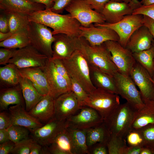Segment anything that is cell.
I'll use <instances>...</instances> for the list:
<instances>
[{
    "label": "cell",
    "instance_id": "10",
    "mask_svg": "<svg viewBox=\"0 0 154 154\" xmlns=\"http://www.w3.org/2000/svg\"><path fill=\"white\" fill-rule=\"evenodd\" d=\"M117 94L125 99L127 102L138 110L144 105L139 91L129 76L118 72L113 75Z\"/></svg>",
    "mask_w": 154,
    "mask_h": 154
},
{
    "label": "cell",
    "instance_id": "15",
    "mask_svg": "<svg viewBox=\"0 0 154 154\" xmlns=\"http://www.w3.org/2000/svg\"><path fill=\"white\" fill-rule=\"evenodd\" d=\"M54 117L60 121H66L76 113L82 107L72 91L64 93L54 99Z\"/></svg>",
    "mask_w": 154,
    "mask_h": 154
},
{
    "label": "cell",
    "instance_id": "31",
    "mask_svg": "<svg viewBox=\"0 0 154 154\" xmlns=\"http://www.w3.org/2000/svg\"><path fill=\"white\" fill-rule=\"evenodd\" d=\"M110 135L104 121L86 129V142L89 149L98 143L107 144Z\"/></svg>",
    "mask_w": 154,
    "mask_h": 154
},
{
    "label": "cell",
    "instance_id": "44",
    "mask_svg": "<svg viewBox=\"0 0 154 154\" xmlns=\"http://www.w3.org/2000/svg\"><path fill=\"white\" fill-rule=\"evenodd\" d=\"M72 0H53V5L49 9L58 13H62Z\"/></svg>",
    "mask_w": 154,
    "mask_h": 154
},
{
    "label": "cell",
    "instance_id": "11",
    "mask_svg": "<svg viewBox=\"0 0 154 154\" xmlns=\"http://www.w3.org/2000/svg\"><path fill=\"white\" fill-rule=\"evenodd\" d=\"M104 44L110 52L112 60L120 73L129 76L136 62L133 53L118 41L109 40Z\"/></svg>",
    "mask_w": 154,
    "mask_h": 154
},
{
    "label": "cell",
    "instance_id": "7",
    "mask_svg": "<svg viewBox=\"0 0 154 154\" xmlns=\"http://www.w3.org/2000/svg\"><path fill=\"white\" fill-rule=\"evenodd\" d=\"M143 19V15L132 14L125 16L122 20L115 23L105 22L103 24L94 23V25L114 31L119 37L118 42L126 47L131 35L136 30L144 25Z\"/></svg>",
    "mask_w": 154,
    "mask_h": 154
},
{
    "label": "cell",
    "instance_id": "49",
    "mask_svg": "<svg viewBox=\"0 0 154 154\" xmlns=\"http://www.w3.org/2000/svg\"><path fill=\"white\" fill-rule=\"evenodd\" d=\"M0 15V32L7 33L9 31L8 19L6 14L1 10Z\"/></svg>",
    "mask_w": 154,
    "mask_h": 154
},
{
    "label": "cell",
    "instance_id": "9",
    "mask_svg": "<svg viewBox=\"0 0 154 154\" xmlns=\"http://www.w3.org/2000/svg\"><path fill=\"white\" fill-rule=\"evenodd\" d=\"M65 10L84 27L106 22L101 13L92 9L84 0H72Z\"/></svg>",
    "mask_w": 154,
    "mask_h": 154
},
{
    "label": "cell",
    "instance_id": "62",
    "mask_svg": "<svg viewBox=\"0 0 154 154\" xmlns=\"http://www.w3.org/2000/svg\"><path fill=\"white\" fill-rule=\"evenodd\" d=\"M151 80L152 81V82H153V83L154 84V79H153L152 78H151Z\"/></svg>",
    "mask_w": 154,
    "mask_h": 154
},
{
    "label": "cell",
    "instance_id": "36",
    "mask_svg": "<svg viewBox=\"0 0 154 154\" xmlns=\"http://www.w3.org/2000/svg\"><path fill=\"white\" fill-rule=\"evenodd\" d=\"M109 154H125L128 146L125 138L110 135L106 144Z\"/></svg>",
    "mask_w": 154,
    "mask_h": 154
},
{
    "label": "cell",
    "instance_id": "41",
    "mask_svg": "<svg viewBox=\"0 0 154 154\" xmlns=\"http://www.w3.org/2000/svg\"><path fill=\"white\" fill-rule=\"evenodd\" d=\"M125 139L129 146L140 145L144 147L142 137L137 129H131L127 135Z\"/></svg>",
    "mask_w": 154,
    "mask_h": 154
},
{
    "label": "cell",
    "instance_id": "51",
    "mask_svg": "<svg viewBox=\"0 0 154 154\" xmlns=\"http://www.w3.org/2000/svg\"><path fill=\"white\" fill-rule=\"evenodd\" d=\"M143 23L144 25L148 29L154 39V21L146 16L143 15Z\"/></svg>",
    "mask_w": 154,
    "mask_h": 154
},
{
    "label": "cell",
    "instance_id": "43",
    "mask_svg": "<svg viewBox=\"0 0 154 154\" xmlns=\"http://www.w3.org/2000/svg\"><path fill=\"white\" fill-rule=\"evenodd\" d=\"M132 14L145 15L154 21V3L147 5H141L135 9Z\"/></svg>",
    "mask_w": 154,
    "mask_h": 154
},
{
    "label": "cell",
    "instance_id": "42",
    "mask_svg": "<svg viewBox=\"0 0 154 154\" xmlns=\"http://www.w3.org/2000/svg\"><path fill=\"white\" fill-rule=\"evenodd\" d=\"M51 59L54 63L57 72L66 80L70 90L71 91V78L69 75L61 60L53 57H52Z\"/></svg>",
    "mask_w": 154,
    "mask_h": 154
},
{
    "label": "cell",
    "instance_id": "40",
    "mask_svg": "<svg viewBox=\"0 0 154 154\" xmlns=\"http://www.w3.org/2000/svg\"><path fill=\"white\" fill-rule=\"evenodd\" d=\"M71 91L72 92L76 98L80 106L81 104L87 98L89 94L78 82L71 78Z\"/></svg>",
    "mask_w": 154,
    "mask_h": 154
},
{
    "label": "cell",
    "instance_id": "17",
    "mask_svg": "<svg viewBox=\"0 0 154 154\" xmlns=\"http://www.w3.org/2000/svg\"><path fill=\"white\" fill-rule=\"evenodd\" d=\"M141 5H136L132 2L127 3L110 0L105 5L100 13L106 23H115L122 20L125 16L132 14L134 10Z\"/></svg>",
    "mask_w": 154,
    "mask_h": 154
},
{
    "label": "cell",
    "instance_id": "48",
    "mask_svg": "<svg viewBox=\"0 0 154 154\" xmlns=\"http://www.w3.org/2000/svg\"><path fill=\"white\" fill-rule=\"evenodd\" d=\"M91 147L92 148L91 151H90L91 152H90V154H108L107 145L106 143H98L93 145Z\"/></svg>",
    "mask_w": 154,
    "mask_h": 154
},
{
    "label": "cell",
    "instance_id": "21",
    "mask_svg": "<svg viewBox=\"0 0 154 154\" xmlns=\"http://www.w3.org/2000/svg\"><path fill=\"white\" fill-rule=\"evenodd\" d=\"M153 40L148 29L143 25L131 35L126 47L132 53L138 52L151 48Z\"/></svg>",
    "mask_w": 154,
    "mask_h": 154
},
{
    "label": "cell",
    "instance_id": "12",
    "mask_svg": "<svg viewBox=\"0 0 154 154\" xmlns=\"http://www.w3.org/2000/svg\"><path fill=\"white\" fill-rule=\"evenodd\" d=\"M104 121L99 113L94 109L82 106L79 112L72 116L66 121V127L71 129H87Z\"/></svg>",
    "mask_w": 154,
    "mask_h": 154
},
{
    "label": "cell",
    "instance_id": "22",
    "mask_svg": "<svg viewBox=\"0 0 154 154\" xmlns=\"http://www.w3.org/2000/svg\"><path fill=\"white\" fill-rule=\"evenodd\" d=\"M43 4L31 0H0L1 10L15 12L29 15L45 9Z\"/></svg>",
    "mask_w": 154,
    "mask_h": 154
},
{
    "label": "cell",
    "instance_id": "1",
    "mask_svg": "<svg viewBox=\"0 0 154 154\" xmlns=\"http://www.w3.org/2000/svg\"><path fill=\"white\" fill-rule=\"evenodd\" d=\"M28 17L30 21L40 23L52 28L53 35L62 33L78 37L81 25L69 13L61 15L45 9L35 12L28 15Z\"/></svg>",
    "mask_w": 154,
    "mask_h": 154
},
{
    "label": "cell",
    "instance_id": "24",
    "mask_svg": "<svg viewBox=\"0 0 154 154\" xmlns=\"http://www.w3.org/2000/svg\"><path fill=\"white\" fill-rule=\"evenodd\" d=\"M54 99L49 93L44 96L29 113L44 124L54 117Z\"/></svg>",
    "mask_w": 154,
    "mask_h": 154
},
{
    "label": "cell",
    "instance_id": "56",
    "mask_svg": "<svg viewBox=\"0 0 154 154\" xmlns=\"http://www.w3.org/2000/svg\"><path fill=\"white\" fill-rule=\"evenodd\" d=\"M140 154H154V149L144 147Z\"/></svg>",
    "mask_w": 154,
    "mask_h": 154
},
{
    "label": "cell",
    "instance_id": "28",
    "mask_svg": "<svg viewBox=\"0 0 154 154\" xmlns=\"http://www.w3.org/2000/svg\"><path fill=\"white\" fill-rule=\"evenodd\" d=\"M19 84L25 101V110L29 112L44 96L40 94L32 82L25 78L20 76Z\"/></svg>",
    "mask_w": 154,
    "mask_h": 154
},
{
    "label": "cell",
    "instance_id": "59",
    "mask_svg": "<svg viewBox=\"0 0 154 154\" xmlns=\"http://www.w3.org/2000/svg\"><path fill=\"white\" fill-rule=\"evenodd\" d=\"M111 1H115L119 2H124L129 3L131 2L132 0H110Z\"/></svg>",
    "mask_w": 154,
    "mask_h": 154
},
{
    "label": "cell",
    "instance_id": "6",
    "mask_svg": "<svg viewBox=\"0 0 154 154\" xmlns=\"http://www.w3.org/2000/svg\"><path fill=\"white\" fill-rule=\"evenodd\" d=\"M27 30L30 44L48 58H52L55 38L51 29L44 24L30 21Z\"/></svg>",
    "mask_w": 154,
    "mask_h": 154
},
{
    "label": "cell",
    "instance_id": "5",
    "mask_svg": "<svg viewBox=\"0 0 154 154\" xmlns=\"http://www.w3.org/2000/svg\"><path fill=\"white\" fill-rule=\"evenodd\" d=\"M120 104L118 95L96 88L89 94L80 106H88L95 110L104 120Z\"/></svg>",
    "mask_w": 154,
    "mask_h": 154
},
{
    "label": "cell",
    "instance_id": "26",
    "mask_svg": "<svg viewBox=\"0 0 154 154\" xmlns=\"http://www.w3.org/2000/svg\"><path fill=\"white\" fill-rule=\"evenodd\" d=\"M47 147L49 154H74L71 136L66 127Z\"/></svg>",
    "mask_w": 154,
    "mask_h": 154
},
{
    "label": "cell",
    "instance_id": "25",
    "mask_svg": "<svg viewBox=\"0 0 154 154\" xmlns=\"http://www.w3.org/2000/svg\"><path fill=\"white\" fill-rule=\"evenodd\" d=\"M89 66L91 80L95 87L117 94L113 76L98 68Z\"/></svg>",
    "mask_w": 154,
    "mask_h": 154
},
{
    "label": "cell",
    "instance_id": "46",
    "mask_svg": "<svg viewBox=\"0 0 154 154\" xmlns=\"http://www.w3.org/2000/svg\"><path fill=\"white\" fill-rule=\"evenodd\" d=\"M12 125L9 114L6 112L0 113V130L7 129Z\"/></svg>",
    "mask_w": 154,
    "mask_h": 154
},
{
    "label": "cell",
    "instance_id": "57",
    "mask_svg": "<svg viewBox=\"0 0 154 154\" xmlns=\"http://www.w3.org/2000/svg\"><path fill=\"white\" fill-rule=\"evenodd\" d=\"M12 34L9 31L6 33L0 32V42L2 41L7 39L10 37Z\"/></svg>",
    "mask_w": 154,
    "mask_h": 154
},
{
    "label": "cell",
    "instance_id": "53",
    "mask_svg": "<svg viewBox=\"0 0 154 154\" xmlns=\"http://www.w3.org/2000/svg\"><path fill=\"white\" fill-rule=\"evenodd\" d=\"M42 146L40 144L35 141L31 146L29 154H40Z\"/></svg>",
    "mask_w": 154,
    "mask_h": 154
},
{
    "label": "cell",
    "instance_id": "58",
    "mask_svg": "<svg viewBox=\"0 0 154 154\" xmlns=\"http://www.w3.org/2000/svg\"><path fill=\"white\" fill-rule=\"evenodd\" d=\"M140 3L143 5H147L154 3V0H142Z\"/></svg>",
    "mask_w": 154,
    "mask_h": 154
},
{
    "label": "cell",
    "instance_id": "39",
    "mask_svg": "<svg viewBox=\"0 0 154 154\" xmlns=\"http://www.w3.org/2000/svg\"><path fill=\"white\" fill-rule=\"evenodd\" d=\"M35 140L29 137L15 143L11 153L13 154H29L30 149Z\"/></svg>",
    "mask_w": 154,
    "mask_h": 154
},
{
    "label": "cell",
    "instance_id": "47",
    "mask_svg": "<svg viewBox=\"0 0 154 154\" xmlns=\"http://www.w3.org/2000/svg\"><path fill=\"white\" fill-rule=\"evenodd\" d=\"M94 10L101 12L106 4L110 0H84Z\"/></svg>",
    "mask_w": 154,
    "mask_h": 154
},
{
    "label": "cell",
    "instance_id": "55",
    "mask_svg": "<svg viewBox=\"0 0 154 154\" xmlns=\"http://www.w3.org/2000/svg\"><path fill=\"white\" fill-rule=\"evenodd\" d=\"M34 2L44 4L46 6L45 9H50L53 5V0H31Z\"/></svg>",
    "mask_w": 154,
    "mask_h": 154
},
{
    "label": "cell",
    "instance_id": "13",
    "mask_svg": "<svg viewBox=\"0 0 154 154\" xmlns=\"http://www.w3.org/2000/svg\"><path fill=\"white\" fill-rule=\"evenodd\" d=\"M66 127V121L59 120L54 117L31 132L34 140L44 146L52 143L58 135Z\"/></svg>",
    "mask_w": 154,
    "mask_h": 154
},
{
    "label": "cell",
    "instance_id": "52",
    "mask_svg": "<svg viewBox=\"0 0 154 154\" xmlns=\"http://www.w3.org/2000/svg\"><path fill=\"white\" fill-rule=\"evenodd\" d=\"M143 147L140 145L128 146L125 154H140Z\"/></svg>",
    "mask_w": 154,
    "mask_h": 154
},
{
    "label": "cell",
    "instance_id": "23",
    "mask_svg": "<svg viewBox=\"0 0 154 154\" xmlns=\"http://www.w3.org/2000/svg\"><path fill=\"white\" fill-rule=\"evenodd\" d=\"M17 68L20 75L29 80L41 95L45 96L49 93L48 81L42 68L30 67Z\"/></svg>",
    "mask_w": 154,
    "mask_h": 154
},
{
    "label": "cell",
    "instance_id": "29",
    "mask_svg": "<svg viewBox=\"0 0 154 154\" xmlns=\"http://www.w3.org/2000/svg\"><path fill=\"white\" fill-rule=\"evenodd\" d=\"M144 103V106L138 111L131 129H137L149 124H154V100Z\"/></svg>",
    "mask_w": 154,
    "mask_h": 154
},
{
    "label": "cell",
    "instance_id": "35",
    "mask_svg": "<svg viewBox=\"0 0 154 154\" xmlns=\"http://www.w3.org/2000/svg\"><path fill=\"white\" fill-rule=\"evenodd\" d=\"M137 62L143 67L152 78L154 72V46L138 52L133 53Z\"/></svg>",
    "mask_w": 154,
    "mask_h": 154
},
{
    "label": "cell",
    "instance_id": "14",
    "mask_svg": "<svg viewBox=\"0 0 154 154\" xmlns=\"http://www.w3.org/2000/svg\"><path fill=\"white\" fill-rule=\"evenodd\" d=\"M136 86L139 90L144 102L154 100V84L148 72L136 62L130 74Z\"/></svg>",
    "mask_w": 154,
    "mask_h": 154
},
{
    "label": "cell",
    "instance_id": "54",
    "mask_svg": "<svg viewBox=\"0 0 154 154\" xmlns=\"http://www.w3.org/2000/svg\"><path fill=\"white\" fill-rule=\"evenodd\" d=\"M10 140L7 129L0 130V143Z\"/></svg>",
    "mask_w": 154,
    "mask_h": 154
},
{
    "label": "cell",
    "instance_id": "27",
    "mask_svg": "<svg viewBox=\"0 0 154 154\" xmlns=\"http://www.w3.org/2000/svg\"><path fill=\"white\" fill-rule=\"evenodd\" d=\"M25 102L19 84L12 87L1 88L0 90V109H8L11 105L22 104Z\"/></svg>",
    "mask_w": 154,
    "mask_h": 154
},
{
    "label": "cell",
    "instance_id": "4",
    "mask_svg": "<svg viewBox=\"0 0 154 154\" xmlns=\"http://www.w3.org/2000/svg\"><path fill=\"white\" fill-rule=\"evenodd\" d=\"M61 60L70 78L80 84L88 94L96 89L91 80L89 65L80 51L76 50L69 58Z\"/></svg>",
    "mask_w": 154,
    "mask_h": 154
},
{
    "label": "cell",
    "instance_id": "50",
    "mask_svg": "<svg viewBox=\"0 0 154 154\" xmlns=\"http://www.w3.org/2000/svg\"><path fill=\"white\" fill-rule=\"evenodd\" d=\"M15 143L10 140L0 144V154H8L13 148Z\"/></svg>",
    "mask_w": 154,
    "mask_h": 154
},
{
    "label": "cell",
    "instance_id": "19",
    "mask_svg": "<svg viewBox=\"0 0 154 154\" xmlns=\"http://www.w3.org/2000/svg\"><path fill=\"white\" fill-rule=\"evenodd\" d=\"M8 109L12 125L24 127L31 132L44 124L30 115L25 109L23 105H13Z\"/></svg>",
    "mask_w": 154,
    "mask_h": 154
},
{
    "label": "cell",
    "instance_id": "8",
    "mask_svg": "<svg viewBox=\"0 0 154 154\" xmlns=\"http://www.w3.org/2000/svg\"><path fill=\"white\" fill-rule=\"evenodd\" d=\"M48 59L30 44L21 48L15 49L8 64L19 69L30 67L42 68L45 66Z\"/></svg>",
    "mask_w": 154,
    "mask_h": 154
},
{
    "label": "cell",
    "instance_id": "61",
    "mask_svg": "<svg viewBox=\"0 0 154 154\" xmlns=\"http://www.w3.org/2000/svg\"><path fill=\"white\" fill-rule=\"evenodd\" d=\"M153 44L154 46V40L153 41ZM152 78L154 79V74H153V77Z\"/></svg>",
    "mask_w": 154,
    "mask_h": 154
},
{
    "label": "cell",
    "instance_id": "2",
    "mask_svg": "<svg viewBox=\"0 0 154 154\" xmlns=\"http://www.w3.org/2000/svg\"><path fill=\"white\" fill-rule=\"evenodd\" d=\"M76 46L77 50L81 52L89 65L98 68L112 76L118 72L104 43L99 45L92 46L84 38L78 37Z\"/></svg>",
    "mask_w": 154,
    "mask_h": 154
},
{
    "label": "cell",
    "instance_id": "33",
    "mask_svg": "<svg viewBox=\"0 0 154 154\" xmlns=\"http://www.w3.org/2000/svg\"><path fill=\"white\" fill-rule=\"evenodd\" d=\"M72 138L74 154H89L86 142V129L67 128Z\"/></svg>",
    "mask_w": 154,
    "mask_h": 154
},
{
    "label": "cell",
    "instance_id": "18",
    "mask_svg": "<svg viewBox=\"0 0 154 154\" xmlns=\"http://www.w3.org/2000/svg\"><path fill=\"white\" fill-rule=\"evenodd\" d=\"M42 69L48 81L49 93L54 99L70 91L66 80L57 72L51 58H49L45 66Z\"/></svg>",
    "mask_w": 154,
    "mask_h": 154
},
{
    "label": "cell",
    "instance_id": "3",
    "mask_svg": "<svg viewBox=\"0 0 154 154\" xmlns=\"http://www.w3.org/2000/svg\"><path fill=\"white\" fill-rule=\"evenodd\" d=\"M139 110L127 102L120 104L104 120L110 135L125 138Z\"/></svg>",
    "mask_w": 154,
    "mask_h": 154
},
{
    "label": "cell",
    "instance_id": "16",
    "mask_svg": "<svg viewBox=\"0 0 154 154\" xmlns=\"http://www.w3.org/2000/svg\"><path fill=\"white\" fill-rule=\"evenodd\" d=\"M78 37H83L92 46L102 44L109 40L118 41L119 37L113 30L95 26L93 24L88 27L81 26Z\"/></svg>",
    "mask_w": 154,
    "mask_h": 154
},
{
    "label": "cell",
    "instance_id": "60",
    "mask_svg": "<svg viewBox=\"0 0 154 154\" xmlns=\"http://www.w3.org/2000/svg\"><path fill=\"white\" fill-rule=\"evenodd\" d=\"M131 2L137 5H141L140 2L138 0H132Z\"/></svg>",
    "mask_w": 154,
    "mask_h": 154
},
{
    "label": "cell",
    "instance_id": "45",
    "mask_svg": "<svg viewBox=\"0 0 154 154\" xmlns=\"http://www.w3.org/2000/svg\"><path fill=\"white\" fill-rule=\"evenodd\" d=\"M15 49L1 47L0 48V65H5L8 64L11 58Z\"/></svg>",
    "mask_w": 154,
    "mask_h": 154
},
{
    "label": "cell",
    "instance_id": "30",
    "mask_svg": "<svg viewBox=\"0 0 154 154\" xmlns=\"http://www.w3.org/2000/svg\"><path fill=\"white\" fill-rule=\"evenodd\" d=\"M17 68L7 64L0 67V88L13 87L19 84L20 77Z\"/></svg>",
    "mask_w": 154,
    "mask_h": 154
},
{
    "label": "cell",
    "instance_id": "38",
    "mask_svg": "<svg viewBox=\"0 0 154 154\" xmlns=\"http://www.w3.org/2000/svg\"><path fill=\"white\" fill-rule=\"evenodd\" d=\"M137 130L142 137L144 147L154 149V124H149Z\"/></svg>",
    "mask_w": 154,
    "mask_h": 154
},
{
    "label": "cell",
    "instance_id": "37",
    "mask_svg": "<svg viewBox=\"0 0 154 154\" xmlns=\"http://www.w3.org/2000/svg\"><path fill=\"white\" fill-rule=\"evenodd\" d=\"M10 140L15 143L28 138L29 132L24 127L12 125L7 129Z\"/></svg>",
    "mask_w": 154,
    "mask_h": 154
},
{
    "label": "cell",
    "instance_id": "34",
    "mask_svg": "<svg viewBox=\"0 0 154 154\" xmlns=\"http://www.w3.org/2000/svg\"><path fill=\"white\" fill-rule=\"evenodd\" d=\"M1 11H3L7 16L9 31L11 33L27 29L30 22L28 15L15 12Z\"/></svg>",
    "mask_w": 154,
    "mask_h": 154
},
{
    "label": "cell",
    "instance_id": "32",
    "mask_svg": "<svg viewBox=\"0 0 154 154\" xmlns=\"http://www.w3.org/2000/svg\"><path fill=\"white\" fill-rule=\"evenodd\" d=\"M30 44L27 29L21 30L12 34L7 39L0 42V46L9 49L21 48Z\"/></svg>",
    "mask_w": 154,
    "mask_h": 154
},
{
    "label": "cell",
    "instance_id": "20",
    "mask_svg": "<svg viewBox=\"0 0 154 154\" xmlns=\"http://www.w3.org/2000/svg\"><path fill=\"white\" fill-rule=\"evenodd\" d=\"M55 40L52 48V57L63 60L70 57L77 50L76 41L78 37L60 33L54 35Z\"/></svg>",
    "mask_w": 154,
    "mask_h": 154
}]
</instances>
